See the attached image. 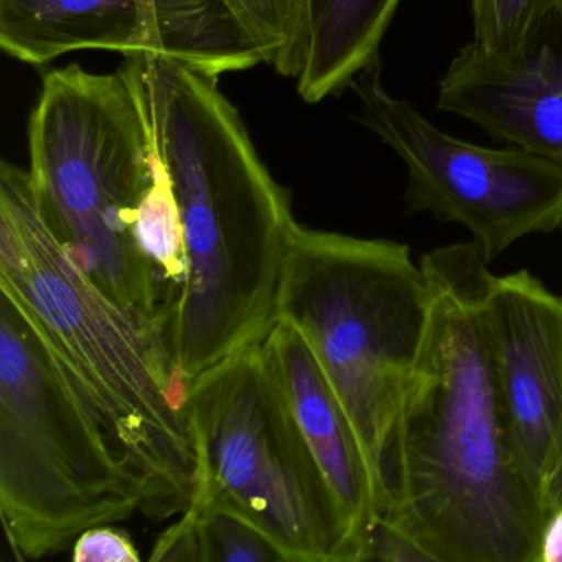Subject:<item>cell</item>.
I'll return each instance as SVG.
<instances>
[{
  "label": "cell",
  "instance_id": "obj_1",
  "mask_svg": "<svg viewBox=\"0 0 562 562\" xmlns=\"http://www.w3.org/2000/svg\"><path fill=\"white\" fill-rule=\"evenodd\" d=\"M488 265L475 241L420 258L426 330L397 411L378 522L430 562H539L548 522L509 446L483 312Z\"/></svg>",
  "mask_w": 562,
  "mask_h": 562
},
{
  "label": "cell",
  "instance_id": "obj_2",
  "mask_svg": "<svg viewBox=\"0 0 562 562\" xmlns=\"http://www.w3.org/2000/svg\"><path fill=\"white\" fill-rule=\"evenodd\" d=\"M137 58L186 239V285L167 318L166 340L190 387L265 340L297 222L291 193L262 162L220 78L166 55Z\"/></svg>",
  "mask_w": 562,
  "mask_h": 562
},
{
  "label": "cell",
  "instance_id": "obj_3",
  "mask_svg": "<svg viewBox=\"0 0 562 562\" xmlns=\"http://www.w3.org/2000/svg\"><path fill=\"white\" fill-rule=\"evenodd\" d=\"M0 291L31 312L52 353L144 476V512L180 516L196 488L189 386L162 328L108 297L45 222L29 170L0 162Z\"/></svg>",
  "mask_w": 562,
  "mask_h": 562
},
{
  "label": "cell",
  "instance_id": "obj_4",
  "mask_svg": "<svg viewBox=\"0 0 562 562\" xmlns=\"http://www.w3.org/2000/svg\"><path fill=\"white\" fill-rule=\"evenodd\" d=\"M29 153L38 209L61 245L108 297L166 334L134 232L159 164L139 58L108 75L77 64L48 71L29 120Z\"/></svg>",
  "mask_w": 562,
  "mask_h": 562
},
{
  "label": "cell",
  "instance_id": "obj_5",
  "mask_svg": "<svg viewBox=\"0 0 562 562\" xmlns=\"http://www.w3.org/2000/svg\"><path fill=\"white\" fill-rule=\"evenodd\" d=\"M427 307L426 276L409 246L295 226L276 318L294 324L314 348L367 459L378 521Z\"/></svg>",
  "mask_w": 562,
  "mask_h": 562
},
{
  "label": "cell",
  "instance_id": "obj_6",
  "mask_svg": "<svg viewBox=\"0 0 562 562\" xmlns=\"http://www.w3.org/2000/svg\"><path fill=\"white\" fill-rule=\"evenodd\" d=\"M0 297V515L19 559L144 512L147 486L113 446L21 301Z\"/></svg>",
  "mask_w": 562,
  "mask_h": 562
},
{
  "label": "cell",
  "instance_id": "obj_7",
  "mask_svg": "<svg viewBox=\"0 0 562 562\" xmlns=\"http://www.w3.org/2000/svg\"><path fill=\"white\" fill-rule=\"evenodd\" d=\"M195 495L245 513L288 562H361L363 551L276 380L261 344L189 387Z\"/></svg>",
  "mask_w": 562,
  "mask_h": 562
},
{
  "label": "cell",
  "instance_id": "obj_8",
  "mask_svg": "<svg viewBox=\"0 0 562 562\" xmlns=\"http://www.w3.org/2000/svg\"><path fill=\"white\" fill-rule=\"evenodd\" d=\"M367 130L407 169V210L459 223L492 262L519 239L562 228V167L519 147L476 146L450 136L409 101L393 97L381 64L350 83Z\"/></svg>",
  "mask_w": 562,
  "mask_h": 562
},
{
  "label": "cell",
  "instance_id": "obj_9",
  "mask_svg": "<svg viewBox=\"0 0 562 562\" xmlns=\"http://www.w3.org/2000/svg\"><path fill=\"white\" fill-rule=\"evenodd\" d=\"M0 47L34 67L78 50L166 55L216 78L265 64L222 0H0Z\"/></svg>",
  "mask_w": 562,
  "mask_h": 562
},
{
  "label": "cell",
  "instance_id": "obj_10",
  "mask_svg": "<svg viewBox=\"0 0 562 562\" xmlns=\"http://www.w3.org/2000/svg\"><path fill=\"white\" fill-rule=\"evenodd\" d=\"M483 312L513 457L542 499L562 456V297L522 269L492 276Z\"/></svg>",
  "mask_w": 562,
  "mask_h": 562
},
{
  "label": "cell",
  "instance_id": "obj_11",
  "mask_svg": "<svg viewBox=\"0 0 562 562\" xmlns=\"http://www.w3.org/2000/svg\"><path fill=\"white\" fill-rule=\"evenodd\" d=\"M437 108L562 167V12L509 47L460 48L440 78Z\"/></svg>",
  "mask_w": 562,
  "mask_h": 562
},
{
  "label": "cell",
  "instance_id": "obj_12",
  "mask_svg": "<svg viewBox=\"0 0 562 562\" xmlns=\"http://www.w3.org/2000/svg\"><path fill=\"white\" fill-rule=\"evenodd\" d=\"M261 347L363 551V561H370L371 535L378 525L373 480L357 434L314 348L305 335L284 318H276Z\"/></svg>",
  "mask_w": 562,
  "mask_h": 562
},
{
  "label": "cell",
  "instance_id": "obj_13",
  "mask_svg": "<svg viewBox=\"0 0 562 562\" xmlns=\"http://www.w3.org/2000/svg\"><path fill=\"white\" fill-rule=\"evenodd\" d=\"M403 0H307V52L297 80L305 103L317 104L350 88L380 61L384 34Z\"/></svg>",
  "mask_w": 562,
  "mask_h": 562
},
{
  "label": "cell",
  "instance_id": "obj_14",
  "mask_svg": "<svg viewBox=\"0 0 562 562\" xmlns=\"http://www.w3.org/2000/svg\"><path fill=\"white\" fill-rule=\"evenodd\" d=\"M134 232L137 245L153 269L167 325L186 285L187 255L179 206L160 159L153 187L140 203Z\"/></svg>",
  "mask_w": 562,
  "mask_h": 562
},
{
  "label": "cell",
  "instance_id": "obj_15",
  "mask_svg": "<svg viewBox=\"0 0 562 562\" xmlns=\"http://www.w3.org/2000/svg\"><path fill=\"white\" fill-rule=\"evenodd\" d=\"M202 562H288L271 536L251 518L215 496H193Z\"/></svg>",
  "mask_w": 562,
  "mask_h": 562
},
{
  "label": "cell",
  "instance_id": "obj_16",
  "mask_svg": "<svg viewBox=\"0 0 562 562\" xmlns=\"http://www.w3.org/2000/svg\"><path fill=\"white\" fill-rule=\"evenodd\" d=\"M551 12H562V0H470L473 42L490 50L509 47Z\"/></svg>",
  "mask_w": 562,
  "mask_h": 562
},
{
  "label": "cell",
  "instance_id": "obj_17",
  "mask_svg": "<svg viewBox=\"0 0 562 562\" xmlns=\"http://www.w3.org/2000/svg\"><path fill=\"white\" fill-rule=\"evenodd\" d=\"M77 562H139V549L123 529L97 526L78 536L74 542Z\"/></svg>",
  "mask_w": 562,
  "mask_h": 562
},
{
  "label": "cell",
  "instance_id": "obj_18",
  "mask_svg": "<svg viewBox=\"0 0 562 562\" xmlns=\"http://www.w3.org/2000/svg\"><path fill=\"white\" fill-rule=\"evenodd\" d=\"M149 559L150 561L202 562L199 526L192 512L187 509L179 516L177 522L169 526L157 538Z\"/></svg>",
  "mask_w": 562,
  "mask_h": 562
},
{
  "label": "cell",
  "instance_id": "obj_19",
  "mask_svg": "<svg viewBox=\"0 0 562 562\" xmlns=\"http://www.w3.org/2000/svg\"><path fill=\"white\" fill-rule=\"evenodd\" d=\"M370 561L430 562L416 542L383 522H378L371 535Z\"/></svg>",
  "mask_w": 562,
  "mask_h": 562
},
{
  "label": "cell",
  "instance_id": "obj_20",
  "mask_svg": "<svg viewBox=\"0 0 562 562\" xmlns=\"http://www.w3.org/2000/svg\"><path fill=\"white\" fill-rule=\"evenodd\" d=\"M539 562H562V508L552 513L542 531Z\"/></svg>",
  "mask_w": 562,
  "mask_h": 562
},
{
  "label": "cell",
  "instance_id": "obj_21",
  "mask_svg": "<svg viewBox=\"0 0 562 562\" xmlns=\"http://www.w3.org/2000/svg\"><path fill=\"white\" fill-rule=\"evenodd\" d=\"M542 505H544L546 513H548V519L552 513L562 508V456L558 465L549 475L548 482H546L544 492H542Z\"/></svg>",
  "mask_w": 562,
  "mask_h": 562
}]
</instances>
